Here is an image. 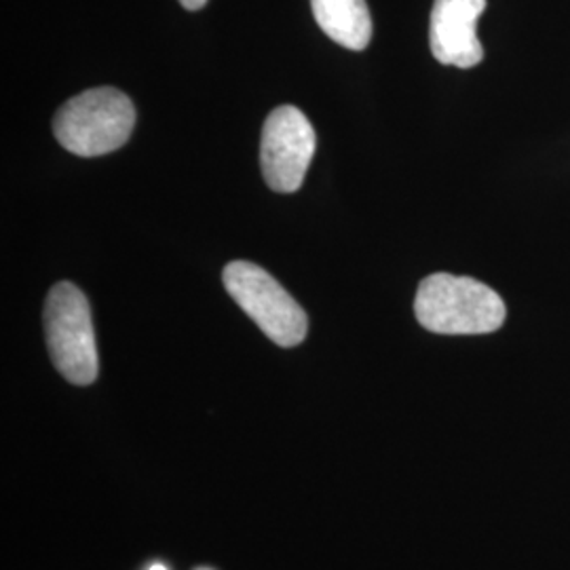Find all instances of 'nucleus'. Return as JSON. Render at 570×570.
<instances>
[{
  "label": "nucleus",
  "instance_id": "1",
  "mask_svg": "<svg viewBox=\"0 0 570 570\" xmlns=\"http://www.w3.org/2000/svg\"><path fill=\"white\" fill-rule=\"evenodd\" d=\"M414 313L429 332L450 336L490 334L508 317L503 298L492 287L450 273H435L421 282Z\"/></svg>",
  "mask_w": 570,
  "mask_h": 570
},
{
  "label": "nucleus",
  "instance_id": "2",
  "mask_svg": "<svg viewBox=\"0 0 570 570\" xmlns=\"http://www.w3.org/2000/svg\"><path fill=\"white\" fill-rule=\"evenodd\" d=\"M134 125V102L115 87H98L61 106L53 119V134L72 155L102 157L129 140Z\"/></svg>",
  "mask_w": 570,
  "mask_h": 570
},
{
  "label": "nucleus",
  "instance_id": "3",
  "mask_svg": "<svg viewBox=\"0 0 570 570\" xmlns=\"http://www.w3.org/2000/svg\"><path fill=\"white\" fill-rule=\"evenodd\" d=\"M45 334L56 370L72 385L98 379V348L91 308L81 289L70 282L53 285L45 303Z\"/></svg>",
  "mask_w": 570,
  "mask_h": 570
},
{
  "label": "nucleus",
  "instance_id": "4",
  "mask_svg": "<svg viewBox=\"0 0 570 570\" xmlns=\"http://www.w3.org/2000/svg\"><path fill=\"white\" fill-rule=\"evenodd\" d=\"M223 282L233 301L275 345L296 346L305 341L308 320L303 306L263 266L247 261L228 263Z\"/></svg>",
  "mask_w": 570,
  "mask_h": 570
},
{
  "label": "nucleus",
  "instance_id": "5",
  "mask_svg": "<svg viewBox=\"0 0 570 570\" xmlns=\"http://www.w3.org/2000/svg\"><path fill=\"white\" fill-rule=\"evenodd\" d=\"M315 155V129L296 106H279L266 117L261 167L271 190L296 193Z\"/></svg>",
  "mask_w": 570,
  "mask_h": 570
},
{
  "label": "nucleus",
  "instance_id": "6",
  "mask_svg": "<svg viewBox=\"0 0 570 570\" xmlns=\"http://www.w3.org/2000/svg\"><path fill=\"white\" fill-rule=\"evenodd\" d=\"M484 11L487 0H435L429 21L433 58L456 68H473L484 60V47L475 32Z\"/></svg>",
  "mask_w": 570,
  "mask_h": 570
},
{
  "label": "nucleus",
  "instance_id": "7",
  "mask_svg": "<svg viewBox=\"0 0 570 570\" xmlns=\"http://www.w3.org/2000/svg\"><path fill=\"white\" fill-rule=\"evenodd\" d=\"M313 16L327 37L351 51H364L372 39L366 0H311Z\"/></svg>",
  "mask_w": 570,
  "mask_h": 570
},
{
  "label": "nucleus",
  "instance_id": "8",
  "mask_svg": "<svg viewBox=\"0 0 570 570\" xmlns=\"http://www.w3.org/2000/svg\"><path fill=\"white\" fill-rule=\"evenodd\" d=\"M205 2H207V0H180V4H183L184 9H188V11H199V9H204Z\"/></svg>",
  "mask_w": 570,
  "mask_h": 570
},
{
  "label": "nucleus",
  "instance_id": "9",
  "mask_svg": "<svg viewBox=\"0 0 570 570\" xmlns=\"http://www.w3.org/2000/svg\"><path fill=\"white\" fill-rule=\"evenodd\" d=\"M150 570H167L165 569V567H161V564H155V567H153V569Z\"/></svg>",
  "mask_w": 570,
  "mask_h": 570
}]
</instances>
